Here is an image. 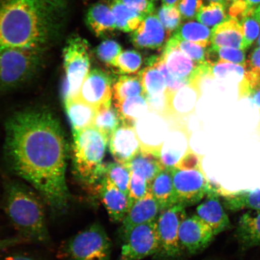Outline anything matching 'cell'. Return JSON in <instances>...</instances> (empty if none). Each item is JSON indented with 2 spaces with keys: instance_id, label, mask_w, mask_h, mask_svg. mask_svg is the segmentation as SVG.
Returning a JSON list of instances; mask_svg holds the SVG:
<instances>
[{
  "instance_id": "obj_1",
  "label": "cell",
  "mask_w": 260,
  "mask_h": 260,
  "mask_svg": "<svg viewBox=\"0 0 260 260\" xmlns=\"http://www.w3.org/2000/svg\"><path fill=\"white\" fill-rule=\"evenodd\" d=\"M5 133L10 169L37 191L52 215L66 214L71 203L66 181L68 148L57 117L44 107L21 110L7 120Z\"/></svg>"
},
{
  "instance_id": "obj_2",
  "label": "cell",
  "mask_w": 260,
  "mask_h": 260,
  "mask_svg": "<svg viewBox=\"0 0 260 260\" xmlns=\"http://www.w3.org/2000/svg\"><path fill=\"white\" fill-rule=\"evenodd\" d=\"M57 0H0V50L44 49L56 26Z\"/></svg>"
},
{
  "instance_id": "obj_3",
  "label": "cell",
  "mask_w": 260,
  "mask_h": 260,
  "mask_svg": "<svg viewBox=\"0 0 260 260\" xmlns=\"http://www.w3.org/2000/svg\"><path fill=\"white\" fill-rule=\"evenodd\" d=\"M4 210L18 236L27 243L48 245L49 233L44 201L34 188L18 181L6 184Z\"/></svg>"
},
{
  "instance_id": "obj_4",
  "label": "cell",
  "mask_w": 260,
  "mask_h": 260,
  "mask_svg": "<svg viewBox=\"0 0 260 260\" xmlns=\"http://www.w3.org/2000/svg\"><path fill=\"white\" fill-rule=\"evenodd\" d=\"M73 135L74 174L84 186L96 191L106 176L103 160L109 138L93 126Z\"/></svg>"
},
{
  "instance_id": "obj_5",
  "label": "cell",
  "mask_w": 260,
  "mask_h": 260,
  "mask_svg": "<svg viewBox=\"0 0 260 260\" xmlns=\"http://www.w3.org/2000/svg\"><path fill=\"white\" fill-rule=\"evenodd\" d=\"M44 49L9 47L0 50V92L16 88L40 68Z\"/></svg>"
},
{
  "instance_id": "obj_6",
  "label": "cell",
  "mask_w": 260,
  "mask_h": 260,
  "mask_svg": "<svg viewBox=\"0 0 260 260\" xmlns=\"http://www.w3.org/2000/svg\"><path fill=\"white\" fill-rule=\"evenodd\" d=\"M112 243L99 222L90 224L64 241L58 254L66 260H110Z\"/></svg>"
},
{
  "instance_id": "obj_7",
  "label": "cell",
  "mask_w": 260,
  "mask_h": 260,
  "mask_svg": "<svg viewBox=\"0 0 260 260\" xmlns=\"http://www.w3.org/2000/svg\"><path fill=\"white\" fill-rule=\"evenodd\" d=\"M90 53L88 42L80 37L70 38L65 45L63 52L64 102L76 99L79 95L81 87L90 71Z\"/></svg>"
},
{
  "instance_id": "obj_8",
  "label": "cell",
  "mask_w": 260,
  "mask_h": 260,
  "mask_svg": "<svg viewBox=\"0 0 260 260\" xmlns=\"http://www.w3.org/2000/svg\"><path fill=\"white\" fill-rule=\"evenodd\" d=\"M177 204L185 207L194 206L212 192H219L218 186L212 183L201 170H183L170 168Z\"/></svg>"
},
{
  "instance_id": "obj_9",
  "label": "cell",
  "mask_w": 260,
  "mask_h": 260,
  "mask_svg": "<svg viewBox=\"0 0 260 260\" xmlns=\"http://www.w3.org/2000/svg\"><path fill=\"white\" fill-rule=\"evenodd\" d=\"M186 208L178 204L159 214L157 219L159 248L155 255L156 259H173L183 253L179 240V229L182 221L187 217Z\"/></svg>"
},
{
  "instance_id": "obj_10",
  "label": "cell",
  "mask_w": 260,
  "mask_h": 260,
  "mask_svg": "<svg viewBox=\"0 0 260 260\" xmlns=\"http://www.w3.org/2000/svg\"><path fill=\"white\" fill-rule=\"evenodd\" d=\"M122 239L120 260H141L155 255L159 248L157 220L133 228Z\"/></svg>"
},
{
  "instance_id": "obj_11",
  "label": "cell",
  "mask_w": 260,
  "mask_h": 260,
  "mask_svg": "<svg viewBox=\"0 0 260 260\" xmlns=\"http://www.w3.org/2000/svg\"><path fill=\"white\" fill-rule=\"evenodd\" d=\"M138 74L142 80L148 109L164 118L173 115L174 99L169 95L167 81L161 71L155 67L147 66Z\"/></svg>"
},
{
  "instance_id": "obj_12",
  "label": "cell",
  "mask_w": 260,
  "mask_h": 260,
  "mask_svg": "<svg viewBox=\"0 0 260 260\" xmlns=\"http://www.w3.org/2000/svg\"><path fill=\"white\" fill-rule=\"evenodd\" d=\"M117 77L100 69L90 70L81 87L78 99L97 109L111 102Z\"/></svg>"
},
{
  "instance_id": "obj_13",
  "label": "cell",
  "mask_w": 260,
  "mask_h": 260,
  "mask_svg": "<svg viewBox=\"0 0 260 260\" xmlns=\"http://www.w3.org/2000/svg\"><path fill=\"white\" fill-rule=\"evenodd\" d=\"M212 230L197 214L187 217L179 229V240L183 252L196 254L202 252L213 241Z\"/></svg>"
},
{
  "instance_id": "obj_14",
  "label": "cell",
  "mask_w": 260,
  "mask_h": 260,
  "mask_svg": "<svg viewBox=\"0 0 260 260\" xmlns=\"http://www.w3.org/2000/svg\"><path fill=\"white\" fill-rule=\"evenodd\" d=\"M169 72L174 79L191 87L196 77L198 65L177 47L173 38L165 45L161 55Z\"/></svg>"
},
{
  "instance_id": "obj_15",
  "label": "cell",
  "mask_w": 260,
  "mask_h": 260,
  "mask_svg": "<svg viewBox=\"0 0 260 260\" xmlns=\"http://www.w3.org/2000/svg\"><path fill=\"white\" fill-rule=\"evenodd\" d=\"M170 34L165 30L157 15L146 16L138 29L130 35V41L136 48L156 50L165 47Z\"/></svg>"
},
{
  "instance_id": "obj_16",
  "label": "cell",
  "mask_w": 260,
  "mask_h": 260,
  "mask_svg": "<svg viewBox=\"0 0 260 260\" xmlns=\"http://www.w3.org/2000/svg\"><path fill=\"white\" fill-rule=\"evenodd\" d=\"M142 144L135 127L121 125L110 136L109 148L115 162L126 165L138 153Z\"/></svg>"
},
{
  "instance_id": "obj_17",
  "label": "cell",
  "mask_w": 260,
  "mask_h": 260,
  "mask_svg": "<svg viewBox=\"0 0 260 260\" xmlns=\"http://www.w3.org/2000/svg\"><path fill=\"white\" fill-rule=\"evenodd\" d=\"M96 191L112 222L122 223L129 211L127 195L119 190L106 175L97 186Z\"/></svg>"
},
{
  "instance_id": "obj_18",
  "label": "cell",
  "mask_w": 260,
  "mask_h": 260,
  "mask_svg": "<svg viewBox=\"0 0 260 260\" xmlns=\"http://www.w3.org/2000/svg\"><path fill=\"white\" fill-rule=\"evenodd\" d=\"M162 145L150 146L142 144L139 152L126 167L132 173L145 179L151 184L159 172L164 170L161 157Z\"/></svg>"
},
{
  "instance_id": "obj_19",
  "label": "cell",
  "mask_w": 260,
  "mask_h": 260,
  "mask_svg": "<svg viewBox=\"0 0 260 260\" xmlns=\"http://www.w3.org/2000/svg\"><path fill=\"white\" fill-rule=\"evenodd\" d=\"M206 197V200L198 206L196 214L210 227L216 236L230 229V220L219 192L211 193Z\"/></svg>"
},
{
  "instance_id": "obj_20",
  "label": "cell",
  "mask_w": 260,
  "mask_h": 260,
  "mask_svg": "<svg viewBox=\"0 0 260 260\" xmlns=\"http://www.w3.org/2000/svg\"><path fill=\"white\" fill-rule=\"evenodd\" d=\"M160 212V206L150 190L130 208L122 222L120 230L122 237L136 226L157 220Z\"/></svg>"
},
{
  "instance_id": "obj_21",
  "label": "cell",
  "mask_w": 260,
  "mask_h": 260,
  "mask_svg": "<svg viewBox=\"0 0 260 260\" xmlns=\"http://www.w3.org/2000/svg\"><path fill=\"white\" fill-rule=\"evenodd\" d=\"M210 42L213 46L246 50L242 26L230 16L213 28Z\"/></svg>"
},
{
  "instance_id": "obj_22",
  "label": "cell",
  "mask_w": 260,
  "mask_h": 260,
  "mask_svg": "<svg viewBox=\"0 0 260 260\" xmlns=\"http://www.w3.org/2000/svg\"><path fill=\"white\" fill-rule=\"evenodd\" d=\"M86 21L87 27L97 37H105L117 30L115 16L108 1L91 6Z\"/></svg>"
},
{
  "instance_id": "obj_23",
  "label": "cell",
  "mask_w": 260,
  "mask_h": 260,
  "mask_svg": "<svg viewBox=\"0 0 260 260\" xmlns=\"http://www.w3.org/2000/svg\"><path fill=\"white\" fill-rule=\"evenodd\" d=\"M236 237L243 249L260 247V210H247L237 222Z\"/></svg>"
},
{
  "instance_id": "obj_24",
  "label": "cell",
  "mask_w": 260,
  "mask_h": 260,
  "mask_svg": "<svg viewBox=\"0 0 260 260\" xmlns=\"http://www.w3.org/2000/svg\"><path fill=\"white\" fill-rule=\"evenodd\" d=\"M219 191L227 210L232 212L260 210V187L230 191L220 186Z\"/></svg>"
},
{
  "instance_id": "obj_25",
  "label": "cell",
  "mask_w": 260,
  "mask_h": 260,
  "mask_svg": "<svg viewBox=\"0 0 260 260\" xmlns=\"http://www.w3.org/2000/svg\"><path fill=\"white\" fill-rule=\"evenodd\" d=\"M150 190L161 211L177 204L170 168H165L156 175L151 182Z\"/></svg>"
},
{
  "instance_id": "obj_26",
  "label": "cell",
  "mask_w": 260,
  "mask_h": 260,
  "mask_svg": "<svg viewBox=\"0 0 260 260\" xmlns=\"http://www.w3.org/2000/svg\"><path fill=\"white\" fill-rule=\"evenodd\" d=\"M64 103L73 134L93 125L96 113L95 108L78 98L65 101Z\"/></svg>"
},
{
  "instance_id": "obj_27",
  "label": "cell",
  "mask_w": 260,
  "mask_h": 260,
  "mask_svg": "<svg viewBox=\"0 0 260 260\" xmlns=\"http://www.w3.org/2000/svg\"><path fill=\"white\" fill-rule=\"evenodd\" d=\"M114 16L117 30L125 32H133L141 24L145 16L127 7L120 0H108Z\"/></svg>"
},
{
  "instance_id": "obj_28",
  "label": "cell",
  "mask_w": 260,
  "mask_h": 260,
  "mask_svg": "<svg viewBox=\"0 0 260 260\" xmlns=\"http://www.w3.org/2000/svg\"><path fill=\"white\" fill-rule=\"evenodd\" d=\"M121 119V125L135 127L138 119L148 109L144 95L128 98L122 102L115 104Z\"/></svg>"
},
{
  "instance_id": "obj_29",
  "label": "cell",
  "mask_w": 260,
  "mask_h": 260,
  "mask_svg": "<svg viewBox=\"0 0 260 260\" xmlns=\"http://www.w3.org/2000/svg\"><path fill=\"white\" fill-rule=\"evenodd\" d=\"M210 29L200 22L188 21L181 24L172 37L179 41H185L209 47L211 44Z\"/></svg>"
},
{
  "instance_id": "obj_30",
  "label": "cell",
  "mask_w": 260,
  "mask_h": 260,
  "mask_svg": "<svg viewBox=\"0 0 260 260\" xmlns=\"http://www.w3.org/2000/svg\"><path fill=\"white\" fill-rule=\"evenodd\" d=\"M144 95V87L139 75L117 77L113 85V103H121L128 98Z\"/></svg>"
},
{
  "instance_id": "obj_31",
  "label": "cell",
  "mask_w": 260,
  "mask_h": 260,
  "mask_svg": "<svg viewBox=\"0 0 260 260\" xmlns=\"http://www.w3.org/2000/svg\"><path fill=\"white\" fill-rule=\"evenodd\" d=\"M121 125V119L113 101L96 109L93 126L109 138Z\"/></svg>"
},
{
  "instance_id": "obj_32",
  "label": "cell",
  "mask_w": 260,
  "mask_h": 260,
  "mask_svg": "<svg viewBox=\"0 0 260 260\" xmlns=\"http://www.w3.org/2000/svg\"><path fill=\"white\" fill-rule=\"evenodd\" d=\"M246 56L242 49L211 45L207 51V62L211 65L219 61L239 64L245 68Z\"/></svg>"
},
{
  "instance_id": "obj_33",
  "label": "cell",
  "mask_w": 260,
  "mask_h": 260,
  "mask_svg": "<svg viewBox=\"0 0 260 260\" xmlns=\"http://www.w3.org/2000/svg\"><path fill=\"white\" fill-rule=\"evenodd\" d=\"M239 100L249 99L260 110V75L245 71L238 83Z\"/></svg>"
},
{
  "instance_id": "obj_34",
  "label": "cell",
  "mask_w": 260,
  "mask_h": 260,
  "mask_svg": "<svg viewBox=\"0 0 260 260\" xmlns=\"http://www.w3.org/2000/svg\"><path fill=\"white\" fill-rule=\"evenodd\" d=\"M142 64V57L139 52L126 50L115 58L112 67L115 68L118 74L131 75L138 73Z\"/></svg>"
},
{
  "instance_id": "obj_35",
  "label": "cell",
  "mask_w": 260,
  "mask_h": 260,
  "mask_svg": "<svg viewBox=\"0 0 260 260\" xmlns=\"http://www.w3.org/2000/svg\"><path fill=\"white\" fill-rule=\"evenodd\" d=\"M226 6L223 3H210L203 6L197 16L200 23L208 27H214L229 17L226 13Z\"/></svg>"
},
{
  "instance_id": "obj_36",
  "label": "cell",
  "mask_w": 260,
  "mask_h": 260,
  "mask_svg": "<svg viewBox=\"0 0 260 260\" xmlns=\"http://www.w3.org/2000/svg\"><path fill=\"white\" fill-rule=\"evenodd\" d=\"M106 175L115 186L128 197L129 184L132 172L125 165L118 162L106 165Z\"/></svg>"
},
{
  "instance_id": "obj_37",
  "label": "cell",
  "mask_w": 260,
  "mask_h": 260,
  "mask_svg": "<svg viewBox=\"0 0 260 260\" xmlns=\"http://www.w3.org/2000/svg\"><path fill=\"white\" fill-rule=\"evenodd\" d=\"M212 66V73L215 79L241 80L245 73V68L240 65L219 61Z\"/></svg>"
},
{
  "instance_id": "obj_38",
  "label": "cell",
  "mask_w": 260,
  "mask_h": 260,
  "mask_svg": "<svg viewBox=\"0 0 260 260\" xmlns=\"http://www.w3.org/2000/svg\"><path fill=\"white\" fill-rule=\"evenodd\" d=\"M157 16L169 34L180 27L183 19L176 6L169 7L162 6L158 9Z\"/></svg>"
},
{
  "instance_id": "obj_39",
  "label": "cell",
  "mask_w": 260,
  "mask_h": 260,
  "mask_svg": "<svg viewBox=\"0 0 260 260\" xmlns=\"http://www.w3.org/2000/svg\"><path fill=\"white\" fill-rule=\"evenodd\" d=\"M240 24L243 28L245 49H248L259 35L260 23L254 15V11H250Z\"/></svg>"
},
{
  "instance_id": "obj_40",
  "label": "cell",
  "mask_w": 260,
  "mask_h": 260,
  "mask_svg": "<svg viewBox=\"0 0 260 260\" xmlns=\"http://www.w3.org/2000/svg\"><path fill=\"white\" fill-rule=\"evenodd\" d=\"M122 52V47L118 42L107 40L101 43L96 49L98 58L107 66L112 67L115 58Z\"/></svg>"
},
{
  "instance_id": "obj_41",
  "label": "cell",
  "mask_w": 260,
  "mask_h": 260,
  "mask_svg": "<svg viewBox=\"0 0 260 260\" xmlns=\"http://www.w3.org/2000/svg\"><path fill=\"white\" fill-rule=\"evenodd\" d=\"M150 186L145 178L132 172L129 184V210L136 201L142 199L151 190Z\"/></svg>"
},
{
  "instance_id": "obj_42",
  "label": "cell",
  "mask_w": 260,
  "mask_h": 260,
  "mask_svg": "<svg viewBox=\"0 0 260 260\" xmlns=\"http://www.w3.org/2000/svg\"><path fill=\"white\" fill-rule=\"evenodd\" d=\"M175 40L179 49L194 62L198 64L207 62L208 48L204 47L193 42L179 41L176 39H175Z\"/></svg>"
},
{
  "instance_id": "obj_43",
  "label": "cell",
  "mask_w": 260,
  "mask_h": 260,
  "mask_svg": "<svg viewBox=\"0 0 260 260\" xmlns=\"http://www.w3.org/2000/svg\"><path fill=\"white\" fill-rule=\"evenodd\" d=\"M203 4V0H179L176 6L182 18L193 19L197 18Z\"/></svg>"
},
{
  "instance_id": "obj_44",
  "label": "cell",
  "mask_w": 260,
  "mask_h": 260,
  "mask_svg": "<svg viewBox=\"0 0 260 260\" xmlns=\"http://www.w3.org/2000/svg\"><path fill=\"white\" fill-rule=\"evenodd\" d=\"M202 159L203 156L195 153L189 148L187 149L183 157L180 158L175 167L183 170H201Z\"/></svg>"
},
{
  "instance_id": "obj_45",
  "label": "cell",
  "mask_w": 260,
  "mask_h": 260,
  "mask_svg": "<svg viewBox=\"0 0 260 260\" xmlns=\"http://www.w3.org/2000/svg\"><path fill=\"white\" fill-rule=\"evenodd\" d=\"M123 4L146 16L154 14L155 7L150 0H120Z\"/></svg>"
},
{
  "instance_id": "obj_46",
  "label": "cell",
  "mask_w": 260,
  "mask_h": 260,
  "mask_svg": "<svg viewBox=\"0 0 260 260\" xmlns=\"http://www.w3.org/2000/svg\"><path fill=\"white\" fill-rule=\"evenodd\" d=\"M255 11L250 8L245 0H237L230 6L229 14L231 18L236 19L240 23L250 11Z\"/></svg>"
},
{
  "instance_id": "obj_47",
  "label": "cell",
  "mask_w": 260,
  "mask_h": 260,
  "mask_svg": "<svg viewBox=\"0 0 260 260\" xmlns=\"http://www.w3.org/2000/svg\"><path fill=\"white\" fill-rule=\"evenodd\" d=\"M245 70L260 75V47L254 49L246 61Z\"/></svg>"
},
{
  "instance_id": "obj_48",
  "label": "cell",
  "mask_w": 260,
  "mask_h": 260,
  "mask_svg": "<svg viewBox=\"0 0 260 260\" xmlns=\"http://www.w3.org/2000/svg\"><path fill=\"white\" fill-rule=\"evenodd\" d=\"M25 243L27 242L19 236L8 238H0V251Z\"/></svg>"
},
{
  "instance_id": "obj_49",
  "label": "cell",
  "mask_w": 260,
  "mask_h": 260,
  "mask_svg": "<svg viewBox=\"0 0 260 260\" xmlns=\"http://www.w3.org/2000/svg\"><path fill=\"white\" fill-rule=\"evenodd\" d=\"M4 260H38L37 258L32 257L30 255L21 254V253H16V254L11 255L5 258Z\"/></svg>"
},
{
  "instance_id": "obj_50",
  "label": "cell",
  "mask_w": 260,
  "mask_h": 260,
  "mask_svg": "<svg viewBox=\"0 0 260 260\" xmlns=\"http://www.w3.org/2000/svg\"><path fill=\"white\" fill-rule=\"evenodd\" d=\"M250 8L255 9L260 5V0H245Z\"/></svg>"
},
{
  "instance_id": "obj_51",
  "label": "cell",
  "mask_w": 260,
  "mask_h": 260,
  "mask_svg": "<svg viewBox=\"0 0 260 260\" xmlns=\"http://www.w3.org/2000/svg\"><path fill=\"white\" fill-rule=\"evenodd\" d=\"M179 0H162V6H176Z\"/></svg>"
},
{
  "instance_id": "obj_52",
  "label": "cell",
  "mask_w": 260,
  "mask_h": 260,
  "mask_svg": "<svg viewBox=\"0 0 260 260\" xmlns=\"http://www.w3.org/2000/svg\"><path fill=\"white\" fill-rule=\"evenodd\" d=\"M254 15L260 23V5L255 9Z\"/></svg>"
},
{
  "instance_id": "obj_53",
  "label": "cell",
  "mask_w": 260,
  "mask_h": 260,
  "mask_svg": "<svg viewBox=\"0 0 260 260\" xmlns=\"http://www.w3.org/2000/svg\"><path fill=\"white\" fill-rule=\"evenodd\" d=\"M237 1V0H223L224 4L226 6H230L233 3Z\"/></svg>"
},
{
  "instance_id": "obj_54",
  "label": "cell",
  "mask_w": 260,
  "mask_h": 260,
  "mask_svg": "<svg viewBox=\"0 0 260 260\" xmlns=\"http://www.w3.org/2000/svg\"><path fill=\"white\" fill-rule=\"evenodd\" d=\"M208 1L210 2V3H213V2L223 3V0H208Z\"/></svg>"
},
{
  "instance_id": "obj_55",
  "label": "cell",
  "mask_w": 260,
  "mask_h": 260,
  "mask_svg": "<svg viewBox=\"0 0 260 260\" xmlns=\"http://www.w3.org/2000/svg\"><path fill=\"white\" fill-rule=\"evenodd\" d=\"M256 45H257L258 47H260V35L257 39V41H256Z\"/></svg>"
},
{
  "instance_id": "obj_56",
  "label": "cell",
  "mask_w": 260,
  "mask_h": 260,
  "mask_svg": "<svg viewBox=\"0 0 260 260\" xmlns=\"http://www.w3.org/2000/svg\"><path fill=\"white\" fill-rule=\"evenodd\" d=\"M150 1H151V2H154V1H157V0H150Z\"/></svg>"
},
{
  "instance_id": "obj_57",
  "label": "cell",
  "mask_w": 260,
  "mask_h": 260,
  "mask_svg": "<svg viewBox=\"0 0 260 260\" xmlns=\"http://www.w3.org/2000/svg\"><path fill=\"white\" fill-rule=\"evenodd\" d=\"M259 113H260V110H259ZM259 122H260V121H259Z\"/></svg>"
}]
</instances>
